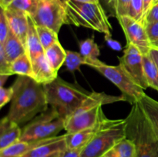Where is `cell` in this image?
I'll return each instance as SVG.
<instances>
[{
  "label": "cell",
  "mask_w": 158,
  "mask_h": 157,
  "mask_svg": "<svg viewBox=\"0 0 158 157\" xmlns=\"http://www.w3.org/2000/svg\"><path fill=\"white\" fill-rule=\"evenodd\" d=\"M13 96L6 117L19 126L27 124L48 109L43 85L32 77L18 75L12 85Z\"/></svg>",
  "instance_id": "obj_1"
},
{
  "label": "cell",
  "mask_w": 158,
  "mask_h": 157,
  "mask_svg": "<svg viewBox=\"0 0 158 157\" xmlns=\"http://www.w3.org/2000/svg\"><path fill=\"white\" fill-rule=\"evenodd\" d=\"M125 119L126 137L135 146L134 157H158V136L138 102Z\"/></svg>",
  "instance_id": "obj_2"
},
{
  "label": "cell",
  "mask_w": 158,
  "mask_h": 157,
  "mask_svg": "<svg viewBox=\"0 0 158 157\" xmlns=\"http://www.w3.org/2000/svg\"><path fill=\"white\" fill-rule=\"evenodd\" d=\"M120 101H126L123 95L115 96L104 92H90L80 107L65 119L64 130L67 133H74L96 126L107 118L102 106Z\"/></svg>",
  "instance_id": "obj_3"
},
{
  "label": "cell",
  "mask_w": 158,
  "mask_h": 157,
  "mask_svg": "<svg viewBox=\"0 0 158 157\" xmlns=\"http://www.w3.org/2000/svg\"><path fill=\"white\" fill-rule=\"evenodd\" d=\"M48 104L66 119L80 107L89 95L80 86L65 81L60 77L48 84L43 85Z\"/></svg>",
  "instance_id": "obj_4"
},
{
  "label": "cell",
  "mask_w": 158,
  "mask_h": 157,
  "mask_svg": "<svg viewBox=\"0 0 158 157\" xmlns=\"http://www.w3.org/2000/svg\"><path fill=\"white\" fill-rule=\"evenodd\" d=\"M66 24L84 27L101 32L111 34V26L106 12L100 2H79L69 0L65 2Z\"/></svg>",
  "instance_id": "obj_5"
},
{
  "label": "cell",
  "mask_w": 158,
  "mask_h": 157,
  "mask_svg": "<svg viewBox=\"0 0 158 157\" xmlns=\"http://www.w3.org/2000/svg\"><path fill=\"white\" fill-rule=\"evenodd\" d=\"M126 138V119L106 118L90 142L83 148L81 157H101L110 148Z\"/></svg>",
  "instance_id": "obj_6"
},
{
  "label": "cell",
  "mask_w": 158,
  "mask_h": 157,
  "mask_svg": "<svg viewBox=\"0 0 158 157\" xmlns=\"http://www.w3.org/2000/svg\"><path fill=\"white\" fill-rule=\"evenodd\" d=\"M86 65L100 72L115 85L125 97L126 101L129 102L131 105L138 102L146 94L144 89L137 84L120 64L118 66H110L97 58L88 61Z\"/></svg>",
  "instance_id": "obj_7"
},
{
  "label": "cell",
  "mask_w": 158,
  "mask_h": 157,
  "mask_svg": "<svg viewBox=\"0 0 158 157\" xmlns=\"http://www.w3.org/2000/svg\"><path fill=\"white\" fill-rule=\"evenodd\" d=\"M65 119L54 109L48 108L28 123L23 129L21 141H36L56 136L64 129Z\"/></svg>",
  "instance_id": "obj_8"
},
{
  "label": "cell",
  "mask_w": 158,
  "mask_h": 157,
  "mask_svg": "<svg viewBox=\"0 0 158 157\" xmlns=\"http://www.w3.org/2000/svg\"><path fill=\"white\" fill-rule=\"evenodd\" d=\"M32 18L36 26H45L59 33L66 22L64 4L60 0H40L36 12Z\"/></svg>",
  "instance_id": "obj_9"
},
{
  "label": "cell",
  "mask_w": 158,
  "mask_h": 157,
  "mask_svg": "<svg viewBox=\"0 0 158 157\" xmlns=\"http://www.w3.org/2000/svg\"><path fill=\"white\" fill-rule=\"evenodd\" d=\"M119 62L120 66L142 89L145 90L149 87L144 73L143 53L137 46L127 43L123 55L119 57Z\"/></svg>",
  "instance_id": "obj_10"
},
{
  "label": "cell",
  "mask_w": 158,
  "mask_h": 157,
  "mask_svg": "<svg viewBox=\"0 0 158 157\" xmlns=\"http://www.w3.org/2000/svg\"><path fill=\"white\" fill-rule=\"evenodd\" d=\"M117 19L126 35L127 43L137 46L143 54L149 53L153 46L148 36L144 25L129 15L120 16Z\"/></svg>",
  "instance_id": "obj_11"
},
{
  "label": "cell",
  "mask_w": 158,
  "mask_h": 157,
  "mask_svg": "<svg viewBox=\"0 0 158 157\" xmlns=\"http://www.w3.org/2000/svg\"><path fill=\"white\" fill-rule=\"evenodd\" d=\"M31 61L32 66V78L40 84H48L58 76V72L51 66L45 52L39 55Z\"/></svg>",
  "instance_id": "obj_12"
},
{
  "label": "cell",
  "mask_w": 158,
  "mask_h": 157,
  "mask_svg": "<svg viewBox=\"0 0 158 157\" xmlns=\"http://www.w3.org/2000/svg\"><path fill=\"white\" fill-rule=\"evenodd\" d=\"M11 31L22 41L26 46V38L29 30V17L25 12L15 9H4Z\"/></svg>",
  "instance_id": "obj_13"
},
{
  "label": "cell",
  "mask_w": 158,
  "mask_h": 157,
  "mask_svg": "<svg viewBox=\"0 0 158 157\" xmlns=\"http://www.w3.org/2000/svg\"><path fill=\"white\" fill-rule=\"evenodd\" d=\"M67 149L64 135L46 139L43 143L34 148L23 157H43L56 152H64Z\"/></svg>",
  "instance_id": "obj_14"
},
{
  "label": "cell",
  "mask_w": 158,
  "mask_h": 157,
  "mask_svg": "<svg viewBox=\"0 0 158 157\" xmlns=\"http://www.w3.org/2000/svg\"><path fill=\"white\" fill-rule=\"evenodd\" d=\"M22 132L23 129L18 124L9 120L6 116L2 119L0 123V150L20 140Z\"/></svg>",
  "instance_id": "obj_15"
},
{
  "label": "cell",
  "mask_w": 158,
  "mask_h": 157,
  "mask_svg": "<svg viewBox=\"0 0 158 157\" xmlns=\"http://www.w3.org/2000/svg\"><path fill=\"white\" fill-rule=\"evenodd\" d=\"M104 119V120H105ZM100 122L99 124L96 126H94L89 129H84V130L79 131V132H74V133H67L65 134L66 137V143L67 149H78V148H84L89 142L92 140L94 135L100 128L102 123Z\"/></svg>",
  "instance_id": "obj_16"
},
{
  "label": "cell",
  "mask_w": 158,
  "mask_h": 157,
  "mask_svg": "<svg viewBox=\"0 0 158 157\" xmlns=\"http://www.w3.org/2000/svg\"><path fill=\"white\" fill-rule=\"evenodd\" d=\"M46 139L30 142L19 140L14 144L11 145L5 149H1L0 157H23L34 148L40 146Z\"/></svg>",
  "instance_id": "obj_17"
},
{
  "label": "cell",
  "mask_w": 158,
  "mask_h": 157,
  "mask_svg": "<svg viewBox=\"0 0 158 157\" xmlns=\"http://www.w3.org/2000/svg\"><path fill=\"white\" fill-rule=\"evenodd\" d=\"M0 45L2 46L5 55L10 63L27 52L25 45L16 35H14L12 31L6 42Z\"/></svg>",
  "instance_id": "obj_18"
},
{
  "label": "cell",
  "mask_w": 158,
  "mask_h": 157,
  "mask_svg": "<svg viewBox=\"0 0 158 157\" xmlns=\"http://www.w3.org/2000/svg\"><path fill=\"white\" fill-rule=\"evenodd\" d=\"M26 52L31 60L44 52V49L42 46L38 33H37L36 26L32 17L30 16L29 17V30H28L27 38H26Z\"/></svg>",
  "instance_id": "obj_19"
},
{
  "label": "cell",
  "mask_w": 158,
  "mask_h": 157,
  "mask_svg": "<svg viewBox=\"0 0 158 157\" xmlns=\"http://www.w3.org/2000/svg\"><path fill=\"white\" fill-rule=\"evenodd\" d=\"M138 103L158 136V101L145 94Z\"/></svg>",
  "instance_id": "obj_20"
},
{
  "label": "cell",
  "mask_w": 158,
  "mask_h": 157,
  "mask_svg": "<svg viewBox=\"0 0 158 157\" xmlns=\"http://www.w3.org/2000/svg\"><path fill=\"white\" fill-rule=\"evenodd\" d=\"M134 156H135V146L134 143L126 137L115 143L101 157Z\"/></svg>",
  "instance_id": "obj_21"
},
{
  "label": "cell",
  "mask_w": 158,
  "mask_h": 157,
  "mask_svg": "<svg viewBox=\"0 0 158 157\" xmlns=\"http://www.w3.org/2000/svg\"><path fill=\"white\" fill-rule=\"evenodd\" d=\"M46 58L49 62L50 63L51 66L58 72L59 69L61 68L65 63L66 57V51L63 49L60 42H56L49 46L48 49L44 51Z\"/></svg>",
  "instance_id": "obj_22"
},
{
  "label": "cell",
  "mask_w": 158,
  "mask_h": 157,
  "mask_svg": "<svg viewBox=\"0 0 158 157\" xmlns=\"http://www.w3.org/2000/svg\"><path fill=\"white\" fill-rule=\"evenodd\" d=\"M10 75H25L32 77V66L31 58L27 52L12 62L9 67Z\"/></svg>",
  "instance_id": "obj_23"
},
{
  "label": "cell",
  "mask_w": 158,
  "mask_h": 157,
  "mask_svg": "<svg viewBox=\"0 0 158 157\" xmlns=\"http://www.w3.org/2000/svg\"><path fill=\"white\" fill-rule=\"evenodd\" d=\"M144 73L149 87L158 92V67L151 54H143Z\"/></svg>",
  "instance_id": "obj_24"
},
{
  "label": "cell",
  "mask_w": 158,
  "mask_h": 157,
  "mask_svg": "<svg viewBox=\"0 0 158 157\" xmlns=\"http://www.w3.org/2000/svg\"><path fill=\"white\" fill-rule=\"evenodd\" d=\"M79 46H80V53L86 60V62L91 60L97 59L100 56V48L94 41V37L81 41L79 44Z\"/></svg>",
  "instance_id": "obj_25"
},
{
  "label": "cell",
  "mask_w": 158,
  "mask_h": 157,
  "mask_svg": "<svg viewBox=\"0 0 158 157\" xmlns=\"http://www.w3.org/2000/svg\"><path fill=\"white\" fill-rule=\"evenodd\" d=\"M40 0H14L6 9L21 11L32 17L36 12Z\"/></svg>",
  "instance_id": "obj_26"
},
{
  "label": "cell",
  "mask_w": 158,
  "mask_h": 157,
  "mask_svg": "<svg viewBox=\"0 0 158 157\" xmlns=\"http://www.w3.org/2000/svg\"><path fill=\"white\" fill-rule=\"evenodd\" d=\"M36 30L40 42H41L44 51L48 49L49 46L59 41L58 33L49 28L45 27V26H36Z\"/></svg>",
  "instance_id": "obj_27"
},
{
  "label": "cell",
  "mask_w": 158,
  "mask_h": 157,
  "mask_svg": "<svg viewBox=\"0 0 158 157\" xmlns=\"http://www.w3.org/2000/svg\"><path fill=\"white\" fill-rule=\"evenodd\" d=\"M66 51V57L64 65L66 66L67 70H69V72H73L76 70H79L80 66L86 65V60L82 56L80 52L70 50Z\"/></svg>",
  "instance_id": "obj_28"
},
{
  "label": "cell",
  "mask_w": 158,
  "mask_h": 157,
  "mask_svg": "<svg viewBox=\"0 0 158 157\" xmlns=\"http://www.w3.org/2000/svg\"><path fill=\"white\" fill-rule=\"evenodd\" d=\"M129 16L143 23V0H131Z\"/></svg>",
  "instance_id": "obj_29"
},
{
  "label": "cell",
  "mask_w": 158,
  "mask_h": 157,
  "mask_svg": "<svg viewBox=\"0 0 158 157\" xmlns=\"http://www.w3.org/2000/svg\"><path fill=\"white\" fill-rule=\"evenodd\" d=\"M11 32L10 27L8 22L7 18L5 14L4 9L1 8L0 12V44H3L7 39Z\"/></svg>",
  "instance_id": "obj_30"
},
{
  "label": "cell",
  "mask_w": 158,
  "mask_h": 157,
  "mask_svg": "<svg viewBox=\"0 0 158 157\" xmlns=\"http://www.w3.org/2000/svg\"><path fill=\"white\" fill-rule=\"evenodd\" d=\"M147 34L150 42L153 46H157L158 45V22L151 23H147L144 25Z\"/></svg>",
  "instance_id": "obj_31"
},
{
  "label": "cell",
  "mask_w": 158,
  "mask_h": 157,
  "mask_svg": "<svg viewBox=\"0 0 158 157\" xmlns=\"http://www.w3.org/2000/svg\"><path fill=\"white\" fill-rule=\"evenodd\" d=\"M13 93L14 91L12 86L9 87H0V108H2L12 101Z\"/></svg>",
  "instance_id": "obj_32"
},
{
  "label": "cell",
  "mask_w": 158,
  "mask_h": 157,
  "mask_svg": "<svg viewBox=\"0 0 158 157\" xmlns=\"http://www.w3.org/2000/svg\"><path fill=\"white\" fill-rule=\"evenodd\" d=\"M10 64L11 63L8 61L6 55H5L2 46V45H0V74L11 75L10 72H9Z\"/></svg>",
  "instance_id": "obj_33"
},
{
  "label": "cell",
  "mask_w": 158,
  "mask_h": 157,
  "mask_svg": "<svg viewBox=\"0 0 158 157\" xmlns=\"http://www.w3.org/2000/svg\"><path fill=\"white\" fill-rule=\"evenodd\" d=\"M130 5H131V0H117V18L120 16H123V15H128L130 10Z\"/></svg>",
  "instance_id": "obj_34"
},
{
  "label": "cell",
  "mask_w": 158,
  "mask_h": 157,
  "mask_svg": "<svg viewBox=\"0 0 158 157\" xmlns=\"http://www.w3.org/2000/svg\"><path fill=\"white\" fill-rule=\"evenodd\" d=\"M158 22V3L154 5L147 14L144 20V25Z\"/></svg>",
  "instance_id": "obj_35"
},
{
  "label": "cell",
  "mask_w": 158,
  "mask_h": 157,
  "mask_svg": "<svg viewBox=\"0 0 158 157\" xmlns=\"http://www.w3.org/2000/svg\"><path fill=\"white\" fill-rule=\"evenodd\" d=\"M104 39L106 41V44L108 45L110 48L115 51H121L122 50V46L118 41L112 38V35L111 34H106L104 35Z\"/></svg>",
  "instance_id": "obj_36"
},
{
  "label": "cell",
  "mask_w": 158,
  "mask_h": 157,
  "mask_svg": "<svg viewBox=\"0 0 158 157\" xmlns=\"http://www.w3.org/2000/svg\"><path fill=\"white\" fill-rule=\"evenodd\" d=\"M103 3L106 6V9L110 12L113 17L117 18V0H103Z\"/></svg>",
  "instance_id": "obj_37"
},
{
  "label": "cell",
  "mask_w": 158,
  "mask_h": 157,
  "mask_svg": "<svg viewBox=\"0 0 158 157\" xmlns=\"http://www.w3.org/2000/svg\"><path fill=\"white\" fill-rule=\"evenodd\" d=\"M83 148L78 149H66L63 152V157H81V153Z\"/></svg>",
  "instance_id": "obj_38"
},
{
  "label": "cell",
  "mask_w": 158,
  "mask_h": 157,
  "mask_svg": "<svg viewBox=\"0 0 158 157\" xmlns=\"http://www.w3.org/2000/svg\"><path fill=\"white\" fill-rule=\"evenodd\" d=\"M143 23L144 25L145 17L147 14L149 12L151 8L153 6V0H143Z\"/></svg>",
  "instance_id": "obj_39"
},
{
  "label": "cell",
  "mask_w": 158,
  "mask_h": 157,
  "mask_svg": "<svg viewBox=\"0 0 158 157\" xmlns=\"http://www.w3.org/2000/svg\"><path fill=\"white\" fill-rule=\"evenodd\" d=\"M150 54H151V57L154 60V62H155L158 67V47L153 46L151 49V50H150Z\"/></svg>",
  "instance_id": "obj_40"
},
{
  "label": "cell",
  "mask_w": 158,
  "mask_h": 157,
  "mask_svg": "<svg viewBox=\"0 0 158 157\" xmlns=\"http://www.w3.org/2000/svg\"><path fill=\"white\" fill-rule=\"evenodd\" d=\"M13 1L14 0H0L1 8L3 9H6Z\"/></svg>",
  "instance_id": "obj_41"
},
{
  "label": "cell",
  "mask_w": 158,
  "mask_h": 157,
  "mask_svg": "<svg viewBox=\"0 0 158 157\" xmlns=\"http://www.w3.org/2000/svg\"><path fill=\"white\" fill-rule=\"evenodd\" d=\"M10 76L9 75H5V74H0V87H3L5 83L7 81L8 78Z\"/></svg>",
  "instance_id": "obj_42"
},
{
  "label": "cell",
  "mask_w": 158,
  "mask_h": 157,
  "mask_svg": "<svg viewBox=\"0 0 158 157\" xmlns=\"http://www.w3.org/2000/svg\"><path fill=\"white\" fill-rule=\"evenodd\" d=\"M63 3H64L65 2L69 1V0H60ZM73 1L79 2H91V3H98L100 2V0H73Z\"/></svg>",
  "instance_id": "obj_43"
},
{
  "label": "cell",
  "mask_w": 158,
  "mask_h": 157,
  "mask_svg": "<svg viewBox=\"0 0 158 157\" xmlns=\"http://www.w3.org/2000/svg\"><path fill=\"white\" fill-rule=\"evenodd\" d=\"M63 152H56V153L51 154V155H47V156H43V157H63Z\"/></svg>",
  "instance_id": "obj_44"
},
{
  "label": "cell",
  "mask_w": 158,
  "mask_h": 157,
  "mask_svg": "<svg viewBox=\"0 0 158 157\" xmlns=\"http://www.w3.org/2000/svg\"><path fill=\"white\" fill-rule=\"evenodd\" d=\"M158 3V0H153V6Z\"/></svg>",
  "instance_id": "obj_45"
},
{
  "label": "cell",
  "mask_w": 158,
  "mask_h": 157,
  "mask_svg": "<svg viewBox=\"0 0 158 157\" xmlns=\"http://www.w3.org/2000/svg\"><path fill=\"white\" fill-rule=\"evenodd\" d=\"M41 1H50V0H41Z\"/></svg>",
  "instance_id": "obj_46"
},
{
  "label": "cell",
  "mask_w": 158,
  "mask_h": 157,
  "mask_svg": "<svg viewBox=\"0 0 158 157\" xmlns=\"http://www.w3.org/2000/svg\"><path fill=\"white\" fill-rule=\"evenodd\" d=\"M156 47H158V45H157V46H156Z\"/></svg>",
  "instance_id": "obj_47"
}]
</instances>
